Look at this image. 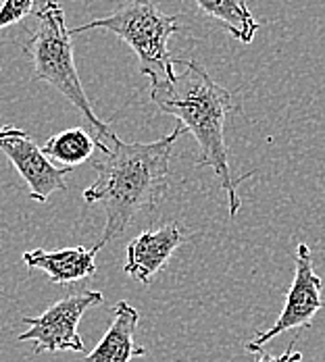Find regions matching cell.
<instances>
[{"label": "cell", "instance_id": "1", "mask_svg": "<svg viewBox=\"0 0 325 362\" xmlns=\"http://www.w3.org/2000/svg\"><path fill=\"white\" fill-rule=\"evenodd\" d=\"M183 132V125H178L169 136L150 144L123 142L117 134L108 136V148L92 160L96 180L84 189V200L101 202L107 213L105 231L92 246L96 252L121 235L136 215L159 206L169 181L171 150Z\"/></svg>", "mask_w": 325, "mask_h": 362}, {"label": "cell", "instance_id": "2", "mask_svg": "<svg viewBox=\"0 0 325 362\" xmlns=\"http://www.w3.org/2000/svg\"><path fill=\"white\" fill-rule=\"evenodd\" d=\"M183 71L171 81L150 83V100L165 115H171L183 125L186 132L194 136L200 148V158L196 167L213 169L221 187L227 194L229 217L234 218L240 211L238 185L244 177H234L229 167V154L225 146V119L234 107L229 90L219 86L207 69L196 61L178 59Z\"/></svg>", "mask_w": 325, "mask_h": 362}, {"label": "cell", "instance_id": "3", "mask_svg": "<svg viewBox=\"0 0 325 362\" xmlns=\"http://www.w3.org/2000/svg\"><path fill=\"white\" fill-rule=\"evenodd\" d=\"M34 15L38 21L36 28L23 42V50L28 52L34 65V77L50 83L81 112V117L90 125V134L96 142V150L105 152L108 148L107 138L115 132L110 129L108 123L96 117L86 96V90L79 81L75 59H73L72 30H67L63 6L57 0H40Z\"/></svg>", "mask_w": 325, "mask_h": 362}, {"label": "cell", "instance_id": "4", "mask_svg": "<svg viewBox=\"0 0 325 362\" xmlns=\"http://www.w3.org/2000/svg\"><path fill=\"white\" fill-rule=\"evenodd\" d=\"M96 28L113 32L136 52L140 71L150 79V83L171 81L178 75L176 59L169 52V40L181 30L178 17L165 15L152 0H132L108 17L75 28L72 36Z\"/></svg>", "mask_w": 325, "mask_h": 362}, {"label": "cell", "instance_id": "5", "mask_svg": "<svg viewBox=\"0 0 325 362\" xmlns=\"http://www.w3.org/2000/svg\"><path fill=\"white\" fill-rule=\"evenodd\" d=\"M105 296L101 291L86 290L69 293L57 300L40 317H23L28 331H23L19 341H34V354L44 352H84V339L79 337L77 325L86 310L101 306Z\"/></svg>", "mask_w": 325, "mask_h": 362}, {"label": "cell", "instance_id": "6", "mask_svg": "<svg viewBox=\"0 0 325 362\" xmlns=\"http://www.w3.org/2000/svg\"><path fill=\"white\" fill-rule=\"evenodd\" d=\"M294 281L286 293V302L282 308V315L275 319V323L267 331H261L253 337V341L246 344L249 352H261L265 344L282 335L290 329H300V327H311L315 315L324 308V298H321V288L324 279L315 273L313 267V256L311 248L307 244L296 246V262H294Z\"/></svg>", "mask_w": 325, "mask_h": 362}, {"label": "cell", "instance_id": "7", "mask_svg": "<svg viewBox=\"0 0 325 362\" xmlns=\"http://www.w3.org/2000/svg\"><path fill=\"white\" fill-rule=\"evenodd\" d=\"M0 152L28 181L30 198L38 204H46L52 192L67 189L65 175L72 173V169L57 167L25 129L15 125L0 127Z\"/></svg>", "mask_w": 325, "mask_h": 362}, {"label": "cell", "instance_id": "8", "mask_svg": "<svg viewBox=\"0 0 325 362\" xmlns=\"http://www.w3.org/2000/svg\"><path fill=\"white\" fill-rule=\"evenodd\" d=\"M181 242H183V231L180 223L176 221L165 223L159 229H148L130 242L123 271L132 279L146 286L169 262V258L180 248Z\"/></svg>", "mask_w": 325, "mask_h": 362}, {"label": "cell", "instance_id": "9", "mask_svg": "<svg viewBox=\"0 0 325 362\" xmlns=\"http://www.w3.org/2000/svg\"><path fill=\"white\" fill-rule=\"evenodd\" d=\"M140 313L130 302L121 300L113 308V321L98 346L84 356V362H132L136 356H146L142 346L136 344V329Z\"/></svg>", "mask_w": 325, "mask_h": 362}, {"label": "cell", "instance_id": "10", "mask_svg": "<svg viewBox=\"0 0 325 362\" xmlns=\"http://www.w3.org/2000/svg\"><path fill=\"white\" fill-rule=\"evenodd\" d=\"M96 250L86 246H73L55 252H46L42 248L23 254V262L30 269H40L48 275V279L57 286L75 284L96 273Z\"/></svg>", "mask_w": 325, "mask_h": 362}, {"label": "cell", "instance_id": "11", "mask_svg": "<svg viewBox=\"0 0 325 362\" xmlns=\"http://www.w3.org/2000/svg\"><path fill=\"white\" fill-rule=\"evenodd\" d=\"M196 6L242 44H251L258 32V23L244 0H194Z\"/></svg>", "mask_w": 325, "mask_h": 362}, {"label": "cell", "instance_id": "12", "mask_svg": "<svg viewBox=\"0 0 325 362\" xmlns=\"http://www.w3.org/2000/svg\"><path fill=\"white\" fill-rule=\"evenodd\" d=\"M96 148V142L92 138L90 132L73 127V129H65L57 136H52L46 144H44V154L57 163H61V167H77L84 160H88L92 156Z\"/></svg>", "mask_w": 325, "mask_h": 362}, {"label": "cell", "instance_id": "13", "mask_svg": "<svg viewBox=\"0 0 325 362\" xmlns=\"http://www.w3.org/2000/svg\"><path fill=\"white\" fill-rule=\"evenodd\" d=\"M36 2L34 0H4L0 6V30L23 21L25 17L34 15Z\"/></svg>", "mask_w": 325, "mask_h": 362}, {"label": "cell", "instance_id": "14", "mask_svg": "<svg viewBox=\"0 0 325 362\" xmlns=\"http://www.w3.org/2000/svg\"><path fill=\"white\" fill-rule=\"evenodd\" d=\"M294 346H296V339H292V344L286 348V352L280 354V356L261 350V352H256V361L254 362H300L302 361V352H296Z\"/></svg>", "mask_w": 325, "mask_h": 362}, {"label": "cell", "instance_id": "15", "mask_svg": "<svg viewBox=\"0 0 325 362\" xmlns=\"http://www.w3.org/2000/svg\"><path fill=\"white\" fill-rule=\"evenodd\" d=\"M2 2H4V0H0V6H2Z\"/></svg>", "mask_w": 325, "mask_h": 362}, {"label": "cell", "instance_id": "16", "mask_svg": "<svg viewBox=\"0 0 325 362\" xmlns=\"http://www.w3.org/2000/svg\"><path fill=\"white\" fill-rule=\"evenodd\" d=\"M0 290H2V284H0Z\"/></svg>", "mask_w": 325, "mask_h": 362}]
</instances>
